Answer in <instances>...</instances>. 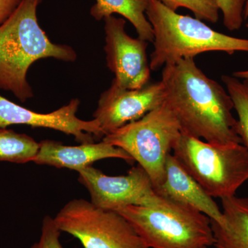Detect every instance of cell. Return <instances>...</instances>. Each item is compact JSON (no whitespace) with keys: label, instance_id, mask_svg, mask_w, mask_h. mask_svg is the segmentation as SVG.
<instances>
[{"label":"cell","instance_id":"6da1fadb","mask_svg":"<svg viewBox=\"0 0 248 248\" xmlns=\"http://www.w3.org/2000/svg\"><path fill=\"white\" fill-rule=\"evenodd\" d=\"M164 104L184 135L213 144L241 143L234 103L221 84L186 58L163 67Z\"/></svg>","mask_w":248,"mask_h":248},{"label":"cell","instance_id":"7a4b0ae2","mask_svg":"<svg viewBox=\"0 0 248 248\" xmlns=\"http://www.w3.org/2000/svg\"><path fill=\"white\" fill-rule=\"evenodd\" d=\"M43 0H22L11 17L0 25V89L9 91L21 102L33 97L27 73L41 59L75 62L76 52L70 46L49 40L37 19Z\"/></svg>","mask_w":248,"mask_h":248},{"label":"cell","instance_id":"3957f363","mask_svg":"<svg viewBox=\"0 0 248 248\" xmlns=\"http://www.w3.org/2000/svg\"><path fill=\"white\" fill-rule=\"evenodd\" d=\"M146 17L154 33L151 71L206 52L248 53V39L232 37L213 30L203 21L178 14L159 0H148Z\"/></svg>","mask_w":248,"mask_h":248},{"label":"cell","instance_id":"277c9868","mask_svg":"<svg viewBox=\"0 0 248 248\" xmlns=\"http://www.w3.org/2000/svg\"><path fill=\"white\" fill-rule=\"evenodd\" d=\"M116 211L131 224L148 248L213 246L210 218L188 205L166 200L159 206L126 205Z\"/></svg>","mask_w":248,"mask_h":248},{"label":"cell","instance_id":"5b68a950","mask_svg":"<svg viewBox=\"0 0 248 248\" xmlns=\"http://www.w3.org/2000/svg\"><path fill=\"white\" fill-rule=\"evenodd\" d=\"M172 155L213 198L236 195L248 180V151L242 143L213 144L182 133Z\"/></svg>","mask_w":248,"mask_h":248},{"label":"cell","instance_id":"8992f818","mask_svg":"<svg viewBox=\"0 0 248 248\" xmlns=\"http://www.w3.org/2000/svg\"><path fill=\"white\" fill-rule=\"evenodd\" d=\"M182 135L172 111L164 104L117 129L102 141L122 148L151 177L155 190L164 179L168 156Z\"/></svg>","mask_w":248,"mask_h":248},{"label":"cell","instance_id":"52a82bcc","mask_svg":"<svg viewBox=\"0 0 248 248\" xmlns=\"http://www.w3.org/2000/svg\"><path fill=\"white\" fill-rule=\"evenodd\" d=\"M54 220L60 231L79 240L84 248H148L120 213L84 199L65 204Z\"/></svg>","mask_w":248,"mask_h":248},{"label":"cell","instance_id":"ba28073f","mask_svg":"<svg viewBox=\"0 0 248 248\" xmlns=\"http://www.w3.org/2000/svg\"><path fill=\"white\" fill-rule=\"evenodd\" d=\"M78 172V181L89 191L91 203L104 210L116 211L126 205L156 207L166 202L156 193L151 177L140 165L125 175H107L93 166Z\"/></svg>","mask_w":248,"mask_h":248},{"label":"cell","instance_id":"9c48e42d","mask_svg":"<svg viewBox=\"0 0 248 248\" xmlns=\"http://www.w3.org/2000/svg\"><path fill=\"white\" fill-rule=\"evenodd\" d=\"M104 20L107 66L115 75L112 82L122 89H141L151 79L146 53L148 42L130 37L123 18L111 16Z\"/></svg>","mask_w":248,"mask_h":248},{"label":"cell","instance_id":"30bf717a","mask_svg":"<svg viewBox=\"0 0 248 248\" xmlns=\"http://www.w3.org/2000/svg\"><path fill=\"white\" fill-rule=\"evenodd\" d=\"M165 91L161 81L148 83L138 89H125L111 83L99 97L93 117L104 137L141 118L164 102Z\"/></svg>","mask_w":248,"mask_h":248},{"label":"cell","instance_id":"8fae6325","mask_svg":"<svg viewBox=\"0 0 248 248\" xmlns=\"http://www.w3.org/2000/svg\"><path fill=\"white\" fill-rule=\"evenodd\" d=\"M80 101L73 99L67 105L50 113H40L21 107L0 95V128L12 125H27L46 128L73 135L81 144L94 143V138L104 135L97 121H85L77 117Z\"/></svg>","mask_w":248,"mask_h":248},{"label":"cell","instance_id":"7c38bea8","mask_svg":"<svg viewBox=\"0 0 248 248\" xmlns=\"http://www.w3.org/2000/svg\"><path fill=\"white\" fill-rule=\"evenodd\" d=\"M108 158L134 162L132 156L122 148L103 141L69 146L62 144L61 142L48 140L39 143L38 152L32 161L36 164L47 165L58 169L64 168L79 172L92 166L96 161Z\"/></svg>","mask_w":248,"mask_h":248},{"label":"cell","instance_id":"4fadbf2b","mask_svg":"<svg viewBox=\"0 0 248 248\" xmlns=\"http://www.w3.org/2000/svg\"><path fill=\"white\" fill-rule=\"evenodd\" d=\"M155 191L166 200L196 209L218 224L223 222L222 210L213 197L207 194L171 153L166 159L164 181Z\"/></svg>","mask_w":248,"mask_h":248},{"label":"cell","instance_id":"5bb4252c","mask_svg":"<svg viewBox=\"0 0 248 248\" xmlns=\"http://www.w3.org/2000/svg\"><path fill=\"white\" fill-rule=\"evenodd\" d=\"M223 222L212 221L215 248H248V197L222 199Z\"/></svg>","mask_w":248,"mask_h":248},{"label":"cell","instance_id":"9a60e30c","mask_svg":"<svg viewBox=\"0 0 248 248\" xmlns=\"http://www.w3.org/2000/svg\"><path fill=\"white\" fill-rule=\"evenodd\" d=\"M148 4V0H96L91 15L97 21L120 15L133 24L138 37L153 43L154 33L146 14Z\"/></svg>","mask_w":248,"mask_h":248},{"label":"cell","instance_id":"2e32d148","mask_svg":"<svg viewBox=\"0 0 248 248\" xmlns=\"http://www.w3.org/2000/svg\"><path fill=\"white\" fill-rule=\"evenodd\" d=\"M38 150L39 143L29 135L0 128V161L25 164L33 161Z\"/></svg>","mask_w":248,"mask_h":248},{"label":"cell","instance_id":"e0dca14e","mask_svg":"<svg viewBox=\"0 0 248 248\" xmlns=\"http://www.w3.org/2000/svg\"><path fill=\"white\" fill-rule=\"evenodd\" d=\"M221 79L234 103L241 143L248 151V81H241L232 76H222Z\"/></svg>","mask_w":248,"mask_h":248},{"label":"cell","instance_id":"ac0fdd59","mask_svg":"<svg viewBox=\"0 0 248 248\" xmlns=\"http://www.w3.org/2000/svg\"><path fill=\"white\" fill-rule=\"evenodd\" d=\"M166 7L177 11L179 8H186L202 21L217 23L219 9L215 0H159Z\"/></svg>","mask_w":248,"mask_h":248},{"label":"cell","instance_id":"d6986e66","mask_svg":"<svg viewBox=\"0 0 248 248\" xmlns=\"http://www.w3.org/2000/svg\"><path fill=\"white\" fill-rule=\"evenodd\" d=\"M223 17V24L228 30L241 29L244 22L246 0H215Z\"/></svg>","mask_w":248,"mask_h":248},{"label":"cell","instance_id":"ffe728a7","mask_svg":"<svg viewBox=\"0 0 248 248\" xmlns=\"http://www.w3.org/2000/svg\"><path fill=\"white\" fill-rule=\"evenodd\" d=\"M61 232L54 218L46 215L42 221L40 241L31 248H63L60 241Z\"/></svg>","mask_w":248,"mask_h":248},{"label":"cell","instance_id":"44dd1931","mask_svg":"<svg viewBox=\"0 0 248 248\" xmlns=\"http://www.w3.org/2000/svg\"><path fill=\"white\" fill-rule=\"evenodd\" d=\"M21 1L22 0H0V25L11 17Z\"/></svg>","mask_w":248,"mask_h":248},{"label":"cell","instance_id":"7402d4cb","mask_svg":"<svg viewBox=\"0 0 248 248\" xmlns=\"http://www.w3.org/2000/svg\"><path fill=\"white\" fill-rule=\"evenodd\" d=\"M232 76L239 79L248 81V71H235L232 73Z\"/></svg>","mask_w":248,"mask_h":248},{"label":"cell","instance_id":"603a6c76","mask_svg":"<svg viewBox=\"0 0 248 248\" xmlns=\"http://www.w3.org/2000/svg\"><path fill=\"white\" fill-rule=\"evenodd\" d=\"M244 19H248V0H246V5H245L244 11Z\"/></svg>","mask_w":248,"mask_h":248},{"label":"cell","instance_id":"cb8c5ba5","mask_svg":"<svg viewBox=\"0 0 248 248\" xmlns=\"http://www.w3.org/2000/svg\"><path fill=\"white\" fill-rule=\"evenodd\" d=\"M246 27H247V28L248 29V22L247 23V24H246Z\"/></svg>","mask_w":248,"mask_h":248},{"label":"cell","instance_id":"d4e9b609","mask_svg":"<svg viewBox=\"0 0 248 248\" xmlns=\"http://www.w3.org/2000/svg\"></svg>","mask_w":248,"mask_h":248}]
</instances>
